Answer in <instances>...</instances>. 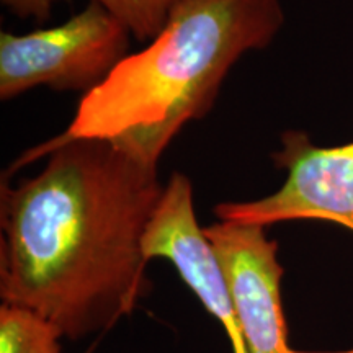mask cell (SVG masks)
Instances as JSON below:
<instances>
[{
	"label": "cell",
	"mask_w": 353,
	"mask_h": 353,
	"mask_svg": "<svg viewBox=\"0 0 353 353\" xmlns=\"http://www.w3.org/2000/svg\"><path fill=\"white\" fill-rule=\"evenodd\" d=\"M203 229L223 270L247 352L296 353L288 347L278 242L260 224L218 221Z\"/></svg>",
	"instance_id": "5"
},
{
	"label": "cell",
	"mask_w": 353,
	"mask_h": 353,
	"mask_svg": "<svg viewBox=\"0 0 353 353\" xmlns=\"http://www.w3.org/2000/svg\"><path fill=\"white\" fill-rule=\"evenodd\" d=\"M46 157L19 185L2 183L0 298L81 341L112 329L151 290L144 234L164 185L103 139H48L13 164Z\"/></svg>",
	"instance_id": "1"
},
{
	"label": "cell",
	"mask_w": 353,
	"mask_h": 353,
	"mask_svg": "<svg viewBox=\"0 0 353 353\" xmlns=\"http://www.w3.org/2000/svg\"><path fill=\"white\" fill-rule=\"evenodd\" d=\"M285 25L283 0H179L164 28L83 94L64 138L108 141L148 165L213 108L232 65Z\"/></svg>",
	"instance_id": "2"
},
{
	"label": "cell",
	"mask_w": 353,
	"mask_h": 353,
	"mask_svg": "<svg viewBox=\"0 0 353 353\" xmlns=\"http://www.w3.org/2000/svg\"><path fill=\"white\" fill-rule=\"evenodd\" d=\"M61 335L26 309L0 307V353H63Z\"/></svg>",
	"instance_id": "7"
},
{
	"label": "cell",
	"mask_w": 353,
	"mask_h": 353,
	"mask_svg": "<svg viewBox=\"0 0 353 353\" xmlns=\"http://www.w3.org/2000/svg\"><path fill=\"white\" fill-rule=\"evenodd\" d=\"M285 170L281 187L250 201L214 206L219 221L272 226L286 221H325L353 232V141L319 145L307 132L285 131L272 154Z\"/></svg>",
	"instance_id": "4"
},
{
	"label": "cell",
	"mask_w": 353,
	"mask_h": 353,
	"mask_svg": "<svg viewBox=\"0 0 353 353\" xmlns=\"http://www.w3.org/2000/svg\"><path fill=\"white\" fill-rule=\"evenodd\" d=\"M131 33L100 3L51 28L0 33V99L37 87L88 94L130 54Z\"/></svg>",
	"instance_id": "3"
},
{
	"label": "cell",
	"mask_w": 353,
	"mask_h": 353,
	"mask_svg": "<svg viewBox=\"0 0 353 353\" xmlns=\"http://www.w3.org/2000/svg\"><path fill=\"white\" fill-rule=\"evenodd\" d=\"M8 12L20 19L48 20L56 0H0ZM100 3L126 26L131 37L151 41L164 28L172 8L179 0H88Z\"/></svg>",
	"instance_id": "6"
}]
</instances>
